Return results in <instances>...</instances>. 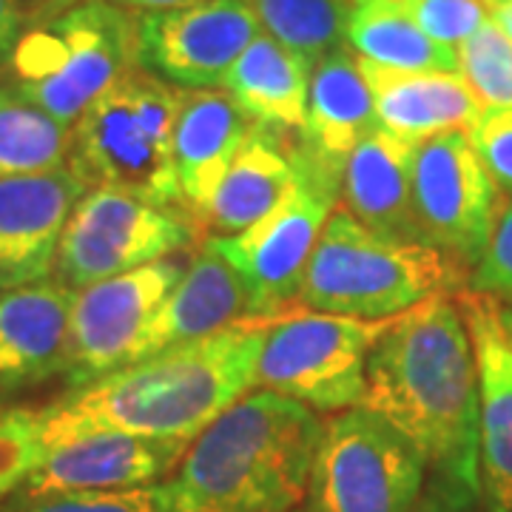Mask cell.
<instances>
[{"label":"cell","mask_w":512,"mask_h":512,"mask_svg":"<svg viewBox=\"0 0 512 512\" xmlns=\"http://www.w3.org/2000/svg\"><path fill=\"white\" fill-rule=\"evenodd\" d=\"M487 6H493V3H512V0H484Z\"/></svg>","instance_id":"obj_40"},{"label":"cell","mask_w":512,"mask_h":512,"mask_svg":"<svg viewBox=\"0 0 512 512\" xmlns=\"http://www.w3.org/2000/svg\"><path fill=\"white\" fill-rule=\"evenodd\" d=\"M137 23L111 0H80L43 18L6 60L9 89L74 126L100 94L137 69Z\"/></svg>","instance_id":"obj_6"},{"label":"cell","mask_w":512,"mask_h":512,"mask_svg":"<svg viewBox=\"0 0 512 512\" xmlns=\"http://www.w3.org/2000/svg\"><path fill=\"white\" fill-rule=\"evenodd\" d=\"M376 128L373 94L359 57L350 49H336L322 57L311 69L305 123L299 134H293L296 151L325 177L342 183L353 148Z\"/></svg>","instance_id":"obj_18"},{"label":"cell","mask_w":512,"mask_h":512,"mask_svg":"<svg viewBox=\"0 0 512 512\" xmlns=\"http://www.w3.org/2000/svg\"><path fill=\"white\" fill-rule=\"evenodd\" d=\"M359 407L399 430L436 481L481 498L476 356L456 296L393 319L367 359Z\"/></svg>","instance_id":"obj_2"},{"label":"cell","mask_w":512,"mask_h":512,"mask_svg":"<svg viewBox=\"0 0 512 512\" xmlns=\"http://www.w3.org/2000/svg\"><path fill=\"white\" fill-rule=\"evenodd\" d=\"M248 319L251 302L242 279L217 248L202 242L200 251L188 259L183 279L151 316L134 348L131 365L168 348L208 339Z\"/></svg>","instance_id":"obj_19"},{"label":"cell","mask_w":512,"mask_h":512,"mask_svg":"<svg viewBox=\"0 0 512 512\" xmlns=\"http://www.w3.org/2000/svg\"><path fill=\"white\" fill-rule=\"evenodd\" d=\"M274 319H248L208 339L120 367L37 407L46 453L60 444L120 433L191 441L256 387V365Z\"/></svg>","instance_id":"obj_1"},{"label":"cell","mask_w":512,"mask_h":512,"mask_svg":"<svg viewBox=\"0 0 512 512\" xmlns=\"http://www.w3.org/2000/svg\"><path fill=\"white\" fill-rule=\"evenodd\" d=\"M188 444L100 433L49 450L20 490L80 493L151 487L183 461Z\"/></svg>","instance_id":"obj_17"},{"label":"cell","mask_w":512,"mask_h":512,"mask_svg":"<svg viewBox=\"0 0 512 512\" xmlns=\"http://www.w3.org/2000/svg\"><path fill=\"white\" fill-rule=\"evenodd\" d=\"M259 29L291 49L308 66L342 49L348 35L350 0H248Z\"/></svg>","instance_id":"obj_27"},{"label":"cell","mask_w":512,"mask_h":512,"mask_svg":"<svg viewBox=\"0 0 512 512\" xmlns=\"http://www.w3.org/2000/svg\"><path fill=\"white\" fill-rule=\"evenodd\" d=\"M111 3H117V6H123V9H137V12H165V9H177V6H188V3H197V0H111Z\"/></svg>","instance_id":"obj_36"},{"label":"cell","mask_w":512,"mask_h":512,"mask_svg":"<svg viewBox=\"0 0 512 512\" xmlns=\"http://www.w3.org/2000/svg\"><path fill=\"white\" fill-rule=\"evenodd\" d=\"M467 140L495 188L498 208L512 202V109L481 111Z\"/></svg>","instance_id":"obj_31"},{"label":"cell","mask_w":512,"mask_h":512,"mask_svg":"<svg viewBox=\"0 0 512 512\" xmlns=\"http://www.w3.org/2000/svg\"><path fill=\"white\" fill-rule=\"evenodd\" d=\"M501 313H504V325H507V330H510V336H512V308L501 305Z\"/></svg>","instance_id":"obj_39"},{"label":"cell","mask_w":512,"mask_h":512,"mask_svg":"<svg viewBox=\"0 0 512 512\" xmlns=\"http://www.w3.org/2000/svg\"><path fill=\"white\" fill-rule=\"evenodd\" d=\"M248 0H197L137 23V66L180 89H217L259 35Z\"/></svg>","instance_id":"obj_13"},{"label":"cell","mask_w":512,"mask_h":512,"mask_svg":"<svg viewBox=\"0 0 512 512\" xmlns=\"http://www.w3.org/2000/svg\"><path fill=\"white\" fill-rule=\"evenodd\" d=\"M72 126L0 86V177L46 174L69 165Z\"/></svg>","instance_id":"obj_26"},{"label":"cell","mask_w":512,"mask_h":512,"mask_svg":"<svg viewBox=\"0 0 512 512\" xmlns=\"http://www.w3.org/2000/svg\"><path fill=\"white\" fill-rule=\"evenodd\" d=\"M74 291L49 276L0 291V402L63 376Z\"/></svg>","instance_id":"obj_16"},{"label":"cell","mask_w":512,"mask_h":512,"mask_svg":"<svg viewBox=\"0 0 512 512\" xmlns=\"http://www.w3.org/2000/svg\"><path fill=\"white\" fill-rule=\"evenodd\" d=\"M0 512H168L163 484L137 490H80V493H32L18 490L9 495Z\"/></svg>","instance_id":"obj_29"},{"label":"cell","mask_w":512,"mask_h":512,"mask_svg":"<svg viewBox=\"0 0 512 512\" xmlns=\"http://www.w3.org/2000/svg\"><path fill=\"white\" fill-rule=\"evenodd\" d=\"M478 504H481V498L476 495L456 490V487L433 478V484L424 487V495L413 512H476Z\"/></svg>","instance_id":"obj_34"},{"label":"cell","mask_w":512,"mask_h":512,"mask_svg":"<svg viewBox=\"0 0 512 512\" xmlns=\"http://www.w3.org/2000/svg\"><path fill=\"white\" fill-rule=\"evenodd\" d=\"M251 126L254 123L228 92L183 89L174 126V168L183 191L185 214L197 222V228Z\"/></svg>","instance_id":"obj_20"},{"label":"cell","mask_w":512,"mask_h":512,"mask_svg":"<svg viewBox=\"0 0 512 512\" xmlns=\"http://www.w3.org/2000/svg\"><path fill=\"white\" fill-rule=\"evenodd\" d=\"M379 126L424 143L444 131H467L481 114L476 94L458 72H399L359 57Z\"/></svg>","instance_id":"obj_22"},{"label":"cell","mask_w":512,"mask_h":512,"mask_svg":"<svg viewBox=\"0 0 512 512\" xmlns=\"http://www.w3.org/2000/svg\"><path fill=\"white\" fill-rule=\"evenodd\" d=\"M296 183L274 208L234 237H205L242 279L251 319H279L299 296L313 248L336 211L342 183L313 168L293 143Z\"/></svg>","instance_id":"obj_9"},{"label":"cell","mask_w":512,"mask_h":512,"mask_svg":"<svg viewBox=\"0 0 512 512\" xmlns=\"http://www.w3.org/2000/svg\"><path fill=\"white\" fill-rule=\"evenodd\" d=\"M89 185L69 165L46 174L0 177V291L55 274L57 248Z\"/></svg>","instance_id":"obj_15"},{"label":"cell","mask_w":512,"mask_h":512,"mask_svg":"<svg viewBox=\"0 0 512 512\" xmlns=\"http://www.w3.org/2000/svg\"><path fill=\"white\" fill-rule=\"evenodd\" d=\"M399 3L416 20L424 35L450 49H458L484 20H490V9L484 0H399Z\"/></svg>","instance_id":"obj_32"},{"label":"cell","mask_w":512,"mask_h":512,"mask_svg":"<svg viewBox=\"0 0 512 512\" xmlns=\"http://www.w3.org/2000/svg\"><path fill=\"white\" fill-rule=\"evenodd\" d=\"M185 268L188 259L174 254L74 291L69 356L63 370L69 387L92 384L131 365L151 316L183 279Z\"/></svg>","instance_id":"obj_12"},{"label":"cell","mask_w":512,"mask_h":512,"mask_svg":"<svg viewBox=\"0 0 512 512\" xmlns=\"http://www.w3.org/2000/svg\"><path fill=\"white\" fill-rule=\"evenodd\" d=\"M456 55L458 74L481 109H512V40L493 18L484 20Z\"/></svg>","instance_id":"obj_28"},{"label":"cell","mask_w":512,"mask_h":512,"mask_svg":"<svg viewBox=\"0 0 512 512\" xmlns=\"http://www.w3.org/2000/svg\"><path fill=\"white\" fill-rule=\"evenodd\" d=\"M461 271L439 248L382 237L339 205L319 234L296 302L316 313L390 319L430 296L464 291Z\"/></svg>","instance_id":"obj_4"},{"label":"cell","mask_w":512,"mask_h":512,"mask_svg":"<svg viewBox=\"0 0 512 512\" xmlns=\"http://www.w3.org/2000/svg\"><path fill=\"white\" fill-rule=\"evenodd\" d=\"M413 214L421 239L461 268H476L493 237L498 197L467 140L444 131L416 148Z\"/></svg>","instance_id":"obj_11"},{"label":"cell","mask_w":512,"mask_h":512,"mask_svg":"<svg viewBox=\"0 0 512 512\" xmlns=\"http://www.w3.org/2000/svg\"><path fill=\"white\" fill-rule=\"evenodd\" d=\"M325 421L308 404L256 390L188 444L165 481L168 512H293L308 498Z\"/></svg>","instance_id":"obj_3"},{"label":"cell","mask_w":512,"mask_h":512,"mask_svg":"<svg viewBox=\"0 0 512 512\" xmlns=\"http://www.w3.org/2000/svg\"><path fill=\"white\" fill-rule=\"evenodd\" d=\"M356 3H365V0H350V6H356ZM399 3V0H396Z\"/></svg>","instance_id":"obj_41"},{"label":"cell","mask_w":512,"mask_h":512,"mask_svg":"<svg viewBox=\"0 0 512 512\" xmlns=\"http://www.w3.org/2000/svg\"><path fill=\"white\" fill-rule=\"evenodd\" d=\"M197 242V222L120 188H89L74 205L60 239L55 279L83 291L94 282L137 271Z\"/></svg>","instance_id":"obj_10"},{"label":"cell","mask_w":512,"mask_h":512,"mask_svg":"<svg viewBox=\"0 0 512 512\" xmlns=\"http://www.w3.org/2000/svg\"><path fill=\"white\" fill-rule=\"evenodd\" d=\"M390 319H353L333 313H299L274 319L256 365V387L336 413L359 407L365 396L367 359Z\"/></svg>","instance_id":"obj_8"},{"label":"cell","mask_w":512,"mask_h":512,"mask_svg":"<svg viewBox=\"0 0 512 512\" xmlns=\"http://www.w3.org/2000/svg\"><path fill=\"white\" fill-rule=\"evenodd\" d=\"M512 308V202L498 208L490 245L473 268V288Z\"/></svg>","instance_id":"obj_33"},{"label":"cell","mask_w":512,"mask_h":512,"mask_svg":"<svg viewBox=\"0 0 512 512\" xmlns=\"http://www.w3.org/2000/svg\"><path fill=\"white\" fill-rule=\"evenodd\" d=\"M18 3L23 6V12H29V9H43V6H46V12H49V18H52L57 12L74 6L77 0H18Z\"/></svg>","instance_id":"obj_37"},{"label":"cell","mask_w":512,"mask_h":512,"mask_svg":"<svg viewBox=\"0 0 512 512\" xmlns=\"http://www.w3.org/2000/svg\"><path fill=\"white\" fill-rule=\"evenodd\" d=\"M46 456L37 407L0 404V504L15 495Z\"/></svg>","instance_id":"obj_30"},{"label":"cell","mask_w":512,"mask_h":512,"mask_svg":"<svg viewBox=\"0 0 512 512\" xmlns=\"http://www.w3.org/2000/svg\"><path fill=\"white\" fill-rule=\"evenodd\" d=\"M478 376V476L484 512H512V336L501 302L458 291Z\"/></svg>","instance_id":"obj_14"},{"label":"cell","mask_w":512,"mask_h":512,"mask_svg":"<svg viewBox=\"0 0 512 512\" xmlns=\"http://www.w3.org/2000/svg\"><path fill=\"white\" fill-rule=\"evenodd\" d=\"M311 66L274 37L259 32L239 55L222 89L256 126L299 134L308 109Z\"/></svg>","instance_id":"obj_24"},{"label":"cell","mask_w":512,"mask_h":512,"mask_svg":"<svg viewBox=\"0 0 512 512\" xmlns=\"http://www.w3.org/2000/svg\"><path fill=\"white\" fill-rule=\"evenodd\" d=\"M490 9V18L504 29V35L512 40V3H493V6H487Z\"/></svg>","instance_id":"obj_38"},{"label":"cell","mask_w":512,"mask_h":512,"mask_svg":"<svg viewBox=\"0 0 512 512\" xmlns=\"http://www.w3.org/2000/svg\"><path fill=\"white\" fill-rule=\"evenodd\" d=\"M296 183L293 137L274 128L251 126L202 225L211 237H234L259 222Z\"/></svg>","instance_id":"obj_23"},{"label":"cell","mask_w":512,"mask_h":512,"mask_svg":"<svg viewBox=\"0 0 512 512\" xmlns=\"http://www.w3.org/2000/svg\"><path fill=\"white\" fill-rule=\"evenodd\" d=\"M421 453L376 413L348 407L325 421L308 512H413L424 495Z\"/></svg>","instance_id":"obj_7"},{"label":"cell","mask_w":512,"mask_h":512,"mask_svg":"<svg viewBox=\"0 0 512 512\" xmlns=\"http://www.w3.org/2000/svg\"><path fill=\"white\" fill-rule=\"evenodd\" d=\"M350 52L399 72H458L456 49L436 43L396 0H365L350 9Z\"/></svg>","instance_id":"obj_25"},{"label":"cell","mask_w":512,"mask_h":512,"mask_svg":"<svg viewBox=\"0 0 512 512\" xmlns=\"http://www.w3.org/2000/svg\"><path fill=\"white\" fill-rule=\"evenodd\" d=\"M77 3H80V0H77Z\"/></svg>","instance_id":"obj_42"},{"label":"cell","mask_w":512,"mask_h":512,"mask_svg":"<svg viewBox=\"0 0 512 512\" xmlns=\"http://www.w3.org/2000/svg\"><path fill=\"white\" fill-rule=\"evenodd\" d=\"M23 23H26V12L18 0H0V69L15 52V43L23 35Z\"/></svg>","instance_id":"obj_35"},{"label":"cell","mask_w":512,"mask_h":512,"mask_svg":"<svg viewBox=\"0 0 512 512\" xmlns=\"http://www.w3.org/2000/svg\"><path fill=\"white\" fill-rule=\"evenodd\" d=\"M419 143L376 128L370 131L342 171V208L382 237L419 239L413 214V165Z\"/></svg>","instance_id":"obj_21"},{"label":"cell","mask_w":512,"mask_h":512,"mask_svg":"<svg viewBox=\"0 0 512 512\" xmlns=\"http://www.w3.org/2000/svg\"><path fill=\"white\" fill-rule=\"evenodd\" d=\"M183 89L140 66L100 94L72 126L69 168L89 188H120L185 211L174 168V126Z\"/></svg>","instance_id":"obj_5"}]
</instances>
